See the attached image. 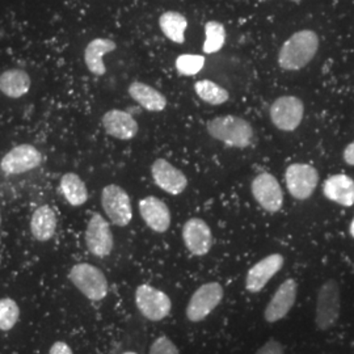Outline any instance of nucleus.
Masks as SVG:
<instances>
[{
    "label": "nucleus",
    "instance_id": "nucleus-24",
    "mask_svg": "<svg viewBox=\"0 0 354 354\" xmlns=\"http://www.w3.org/2000/svg\"><path fill=\"white\" fill-rule=\"evenodd\" d=\"M59 188H61V192H62L66 201L74 207L84 205L88 200L87 185L76 174L68 172V174L64 175L61 178Z\"/></svg>",
    "mask_w": 354,
    "mask_h": 354
},
{
    "label": "nucleus",
    "instance_id": "nucleus-28",
    "mask_svg": "<svg viewBox=\"0 0 354 354\" xmlns=\"http://www.w3.org/2000/svg\"><path fill=\"white\" fill-rule=\"evenodd\" d=\"M20 317L19 304L12 298L0 299V330L7 332L16 326Z\"/></svg>",
    "mask_w": 354,
    "mask_h": 354
},
{
    "label": "nucleus",
    "instance_id": "nucleus-7",
    "mask_svg": "<svg viewBox=\"0 0 354 354\" xmlns=\"http://www.w3.org/2000/svg\"><path fill=\"white\" fill-rule=\"evenodd\" d=\"M102 205L105 214L115 226L125 227L131 222V201L127 190L120 185L111 184L102 189Z\"/></svg>",
    "mask_w": 354,
    "mask_h": 354
},
{
    "label": "nucleus",
    "instance_id": "nucleus-26",
    "mask_svg": "<svg viewBox=\"0 0 354 354\" xmlns=\"http://www.w3.org/2000/svg\"><path fill=\"white\" fill-rule=\"evenodd\" d=\"M194 91L203 102L210 105H222L230 99L227 91L212 80H200L194 84Z\"/></svg>",
    "mask_w": 354,
    "mask_h": 354
},
{
    "label": "nucleus",
    "instance_id": "nucleus-9",
    "mask_svg": "<svg viewBox=\"0 0 354 354\" xmlns=\"http://www.w3.org/2000/svg\"><path fill=\"white\" fill-rule=\"evenodd\" d=\"M304 114V102L295 96L279 97L270 106L272 122L283 131H292L299 127Z\"/></svg>",
    "mask_w": 354,
    "mask_h": 354
},
{
    "label": "nucleus",
    "instance_id": "nucleus-19",
    "mask_svg": "<svg viewBox=\"0 0 354 354\" xmlns=\"http://www.w3.org/2000/svg\"><path fill=\"white\" fill-rule=\"evenodd\" d=\"M324 196L345 207L354 205V180L346 175H333L328 177L323 187Z\"/></svg>",
    "mask_w": 354,
    "mask_h": 354
},
{
    "label": "nucleus",
    "instance_id": "nucleus-18",
    "mask_svg": "<svg viewBox=\"0 0 354 354\" xmlns=\"http://www.w3.org/2000/svg\"><path fill=\"white\" fill-rule=\"evenodd\" d=\"M102 127L109 136L121 140H133L140 130L134 117L120 109H112L104 114Z\"/></svg>",
    "mask_w": 354,
    "mask_h": 354
},
{
    "label": "nucleus",
    "instance_id": "nucleus-14",
    "mask_svg": "<svg viewBox=\"0 0 354 354\" xmlns=\"http://www.w3.org/2000/svg\"><path fill=\"white\" fill-rule=\"evenodd\" d=\"M183 241L192 254L205 256L212 250L213 234L203 219L190 218L183 227Z\"/></svg>",
    "mask_w": 354,
    "mask_h": 354
},
{
    "label": "nucleus",
    "instance_id": "nucleus-29",
    "mask_svg": "<svg viewBox=\"0 0 354 354\" xmlns=\"http://www.w3.org/2000/svg\"><path fill=\"white\" fill-rule=\"evenodd\" d=\"M205 66L203 55L183 54L176 59V68L178 74L185 76L197 75Z\"/></svg>",
    "mask_w": 354,
    "mask_h": 354
},
{
    "label": "nucleus",
    "instance_id": "nucleus-17",
    "mask_svg": "<svg viewBox=\"0 0 354 354\" xmlns=\"http://www.w3.org/2000/svg\"><path fill=\"white\" fill-rule=\"evenodd\" d=\"M140 216L152 231L163 234L171 226V212L158 197L149 196L140 201Z\"/></svg>",
    "mask_w": 354,
    "mask_h": 354
},
{
    "label": "nucleus",
    "instance_id": "nucleus-33",
    "mask_svg": "<svg viewBox=\"0 0 354 354\" xmlns=\"http://www.w3.org/2000/svg\"><path fill=\"white\" fill-rule=\"evenodd\" d=\"M344 160L349 165H354V142L344 150Z\"/></svg>",
    "mask_w": 354,
    "mask_h": 354
},
{
    "label": "nucleus",
    "instance_id": "nucleus-15",
    "mask_svg": "<svg viewBox=\"0 0 354 354\" xmlns=\"http://www.w3.org/2000/svg\"><path fill=\"white\" fill-rule=\"evenodd\" d=\"M298 285L294 279H286L281 283L269 304H266L264 317L268 323H276L290 313L297 301Z\"/></svg>",
    "mask_w": 354,
    "mask_h": 354
},
{
    "label": "nucleus",
    "instance_id": "nucleus-30",
    "mask_svg": "<svg viewBox=\"0 0 354 354\" xmlns=\"http://www.w3.org/2000/svg\"><path fill=\"white\" fill-rule=\"evenodd\" d=\"M149 354H180L176 344L172 342L168 336L156 337L150 346Z\"/></svg>",
    "mask_w": 354,
    "mask_h": 354
},
{
    "label": "nucleus",
    "instance_id": "nucleus-36",
    "mask_svg": "<svg viewBox=\"0 0 354 354\" xmlns=\"http://www.w3.org/2000/svg\"><path fill=\"white\" fill-rule=\"evenodd\" d=\"M292 1H295V3H299V1H301V0H292Z\"/></svg>",
    "mask_w": 354,
    "mask_h": 354
},
{
    "label": "nucleus",
    "instance_id": "nucleus-32",
    "mask_svg": "<svg viewBox=\"0 0 354 354\" xmlns=\"http://www.w3.org/2000/svg\"><path fill=\"white\" fill-rule=\"evenodd\" d=\"M49 354H74L73 353V349L68 346V344H66L64 342H54L51 345L50 351Z\"/></svg>",
    "mask_w": 354,
    "mask_h": 354
},
{
    "label": "nucleus",
    "instance_id": "nucleus-37",
    "mask_svg": "<svg viewBox=\"0 0 354 354\" xmlns=\"http://www.w3.org/2000/svg\"><path fill=\"white\" fill-rule=\"evenodd\" d=\"M0 225H1V213H0Z\"/></svg>",
    "mask_w": 354,
    "mask_h": 354
},
{
    "label": "nucleus",
    "instance_id": "nucleus-21",
    "mask_svg": "<svg viewBox=\"0 0 354 354\" xmlns=\"http://www.w3.org/2000/svg\"><path fill=\"white\" fill-rule=\"evenodd\" d=\"M129 95L134 102H138L142 108L150 112H162L167 106L165 95L142 82L131 83L129 86Z\"/></svg>",
    "mask_w": 354,
    "mask_h": 354
},
{
    "label": "nucleus",
    "instance_id": "nucleus-27",
    "mask_svg": "<svg viewBox=\"0 0 354 354\" xmlns=\"http://www.w3.org/2000/svg\"><path fill=\"white\" fill-rule=\"evenodd\" d=\"M205 42L203 51L206 54H214L223 48L226 42L225 26L218 21H209L205 26Z\"/></svg>",
    "mask_w": 354,
    "mask_h": 354
},
{
    "label": "nucleus",
    "instance_id": "nucleus-11",
    "mask_svg": "<svg viewBox=\"0 0 354 354\" xmlns=\"http://www.w3.org/2000/svg\"><path fill=\"white\" fill-rule=\"evenodd\" d=\"M253 197L257 203L269 213H277L283 205V192L279 180L270 174H260L253 178Z\"/></svg>",
    "mask_w": 354,
    "mask_h": 354
},
{
    "label": "nucleus",
    "instance_id": "nucleus-16",
    "mask_svg": "<svg viewBox=\"0 0 354 354\" xmlns=\"http://www.w3.org/2000/svg\"><path fill=\"white\" fill-rule=\"evenodd\" d=\"M283 266V257L279 253H273L260 260L248 270L245 279V288L251 292L263 290L266 283L273 279Z\"/></svg>",
    "mask_w": 354,
    "mask_h": 354
},
{
    "label": "nucleus",
    "instance_id": "nucleus-20",
    "mask_svg": "<svg viewBox=\"0 0 354 354\" xmlns=\"http://www.w3.org/2000/svg\"><path fill=\"white\" fill-rule=\"evenodd\" d=\"M117 49L115 42L109 38H95L84 50V62L93 75L102 76L106 73L104 55Z\"/></svg>",
    "mask_w": 354,
    "mask_h": 354
},
{
    "label": "nucleus",
    "instance_id": "nucleus-3",
    "mask_svg": "<svg viewBox=\"0 0 354 354\" xmlns=\"http://www.w3.org/2000/svg\"><path fill=\"white\" fill-rule=\"evenodd\" d=\"M68 279L77 290L93 302H100L109 291L108 279L97 266L80 263L71 268Z\"/></svg>",
    "mask_w": 354,
    "mask_h": 354
},
{
    "label": "nucleus",
    "instance_id": "nucleus-35",
    "mask_svg": "<svg viewBox=\"0 0 354 354\" xmlns=\"http://www.w3.org/2000/svg\"><path fill=\"white\" fill-rule=\"evenodd\" d=\"M122 354H137V353H136V352H125V353H122Z\"/></svg>",
    "mask_w": 354,
    "mask_h": 354
},
{
    "label": "nucleus",
    "instance_id": "nucleus-5",
    "mask_svg": "<svg viewBox=\"0 0 354 354\" xmlns=\"http://www.w3.org/2000/svg\"><path fill=\"white\" fill-rule=\"evenodd\" d=\"M136 304L140 314L151 322H160L171 314L172 302L165 291L143 283L136 290Z\"/></svg>",
    "mask_w": 354,
    "mask_h": 354
},
{
    "label": "nucleus",
    "instance_id": "nucleus-8",
    "mask_svg": "<svg viewBox=\"0 0 354 354\" xmlns=\"http://www.w3.org/2000/svg\"><path fill=\"white\" fill-rule=\"evenodd\" d=\"M285 180L288 190L294 198L307 200L317 189L319 174L313 165L295 163L288 167Z\"/></svg>",
    "mask_w": 354,
    "mask_h": 354
},
{
    "label": "nucleus",
    "instance_id": "nucleus-13",
    "mask_svg": "<svg viewBox=\"0 0 354 354\" xmlns=\"http://www.w3.org/2000/svg\"><path fill=\"white\" fill-rule=\"evenodd\" d=\"M151 175L155 184L168 194L178 196L187 189L188 178L184 172L165 159H156L152 163Z\"/></svg>",
    "mask_w": 354,
    "mask_h": 354
},
{
    "label": "nucleus",
    "instance_id": "nucleus-1",
    "mask_svg": "<svg viewBox=\"0 0 354 354\" xmlns=\"http://www.w3.org/2000/svg\"><path fill=\"white\" fill-rule=\"evenodd\" d=\"M319 49V37L313 30H301L291 36L281 48L279 64L288 71H297L310 64Z\"/></svg>",
    "mask_w": 354,
    "mask_h": 354
},
{
    "label": "nucleus",
    "instance_id": "nucleus-6",
    "mask_svg": "<svg viewBox=\"0 0 354 354\" xmlns=\"http://www.w3.org/2000/svg\"><path fill=\"white\" fill-rule=\"evenodd\" d=\"M340 315V288L335 279L324 282L317 298V328L327 330L332 328Z\"/></svg>",
    "mask_w": 354,
    "mask_h": 354
},
{
    "label": "nucleus",
    "instance_id": "nucleus-23",
    "mask_svg": "<svg viewBox=\"0 0 354 354\" xmlns=\"http://www.w3.org/2000/svg\"><path fill=\"white\" fill-rule=\"evenodd\" d=\"M30 76L24 70L12 68L0 75V92L11 99H20L30 89Z\"/></svg>",
    "mask_w": 354,
    "mask_h": 354
},
{
    "label": "nucleus",
    "instance_id": "nucleus-25",
    "mask_svg": "<svg viewBox=\"0 0 354 354\" xmlns=\"http://www.w3.org/2000/svg\"><path fill=\"white\" fill-rule=\"evenodd\" d=\"M159 26L168 39L175 44H184L185 30L188 28V21L184 15L176 11L165 12L159 19Z\"/></svg>",
    "mask_w": 354,
    "mask_h": 354
},
{
    "label": "nucleus",
    "instance_id": "nucleus-2",
    "mask_svg": "<svg viewBox=\"0 0 354 354\" xmlns=\"http://www.w3.org/2000/svg\"><path fill=\"white\" fill-rule=\"evenodd\" d=\"M207 133L230 147L245 149L253 140V129L248 121L236 115H221L207 122Z\"/></svg>",
    "mask_w": 354,
    "mask_h": 354
},
{
    "label": "nucleus",
    "instance_id": "nucleus-22",
    "mask_svg": "<svg viewBox=\"0 0 354 354\" xmlns=\"http://www.w3.org/2000/svg\"><path fill=\"white\" fill-rule=\"evenodd\" d=\"M57 230V214L49 205H42L32 215L30 231L38 241H50Z\"/></svg>",
    "mask_w": 354,
    "mask_h": 354
},
{
    "label": "nucleus",
    "instance_id": "nucleus-10",
    "mask_svg": "<svg viewBox=\"0 0 354 354\" xmlns=\"http://www.w3.org/2000/svg\"><path fill=\"white\" fill-rule=\"evenodd\" d=\"M86 245L96 257H106L113 251V234L108 221L100 214H93L86 228Z\"/></svg>",
    "mask_w": 354,
    "mask_h": 354
},
{
    "label": "nucleus",
    "instance_id": "nucleus-12",
    "mask_svg": "<svg viewBox=\"0 0 354 354\" xmlns=\"http://www.w3.org/2000/svg\"><path fill=\"white\" fill-rule=\"evenodd\" d=\"M41 162L42 155L35 146L20 145L4 155L0 168L7 175H21L37 168Z\"/></svg>",
    "mask_w": 354,
    "mask_h": 354
},
{
    "label": "nucleus",
    "instance_id": "nucleus-4",
    "mask_svg": "<svg viewBox=\"0 0 354 354\" xmlns=\"http://www.w3.org/2000/svg\"><path fill=\"white\" fill-rule=\"evenodd\" d=\"M225 291L221 283L207 282L200 286L190 297L187 306V317L192 323H200L209 317L222 302Z\"/></svg>",
    "mask_w": 354,
    "mask_h": 354
},
{
    "label": "nucleus",
    "instance_id": "nucleus-34",
    "mask_svg": "<svg viewBox=\"0 0 354 354\" xmlns=\"http://www.w3.org/2000/svg\"><path fill=\"white\" fill-rule=\"evenodd\" d=\"M349 231H351V235L354 238V219L352 221V223H351V228H349Z\"/></svg>",
    "mask_w": 354,
    "mask_h": 354
},
{
    "label": "nucleus",
    "instance_id": "nucleus-31",
    "mask_svg": "<svg viewBox=\"0 0 354 354\" xmlns=\"http://www.w3.org/2000/svg\"><path fill=\"white\" fill-rule=\"evenodd\" d=\"M256 354H283V348L279 342L269 340L256 352Z\"/></svg>",
    "mask_w": 354,
    "mask_h": 354
}]
</instances>
